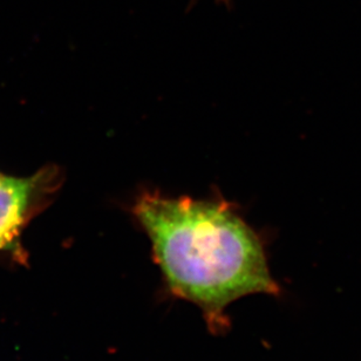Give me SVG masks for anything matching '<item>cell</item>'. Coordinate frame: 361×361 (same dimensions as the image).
I'll use <instances>...</instances> for the list:
<instances>
[{
	"label": "cell",
	"mask_w": 361,
	"mask_h": 361,
	"mask_svg": "<svg viewBox=\"0 0 361 361\" xmlns=\"http://www.w3.org/2000/svg\"><path fill=\"white\" fill-rule=\"evenodd\" d=\"M63 183V171L56 164H47L30 176L0 173V254L23 256V231L49 208Z\"/></svg>",
	"instance_id": "obj_2"
},
{
	"label": "cell",
	"mask_w": 361,
	"mask_h": 361,
	"mask_svg": "<svg viewBox=\"0 0 361 361\" xmlns=\"http://www.w3.org/2000/svg\"><path fill=\"white\" fill-rule=\"evenodd\" d=\"M133 212L169 291L200 307L212 332L228 327L233 302L279 293L261 238L226 202L145 192Z\"/></svg>",
	"instance_id": "obj_1"
}]
</instances>
